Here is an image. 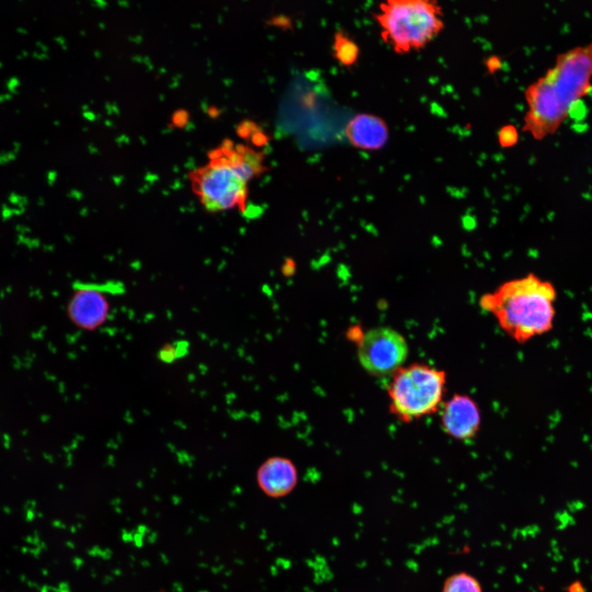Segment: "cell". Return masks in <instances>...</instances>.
Instances as JSON below:
<instances>
[{"label": "cell", "instance_id": "3957f363", "mask_svg": "<svg viewBox=\"0 0 592 592\" xmlns=\"http://www.w3.org/2000/svg\"><path fill=\"white\" fill-rule=\"evenodd\" d=\"M444 17L436 0H387L375 14L383 41L401 55L428 46L445 28Z\"/></svg>", "mask_w": 592, "mask_h": 592}, {"label": "cell", "instance_id": "30bf717a", "mask_svg": "<svg viewBox=\"0 0 592 592\" xmlns=\"http://www.w3.org/2000/svg\"><path fill=\"white\" fill-rule=\"evenodd\" d=\"M350 142L357 148L366 151L380 150L387 145L390 137L385 120L372 114H360L349 122L346 129Z\"/></svg>", "mask_w": 592, "mask_h": 592}, {"label": "cell", "instance_id": "ba28073f", "mask_svg": "<svg viewBox=\"0 0 592 592\" xmlns=\"http://www.w3.org/2000/svg\"><path fill=\"white\" fill-rule=\"evenodd\" d=\"M480 408L467 395H453L442 407V429L457 440L473 439L480 430Z\"/></svg>", "mask_w": 592, "mask_h": 592}, {"label": "cell", "instance_id": "2e32d148", "mask_svg": "<svg viewBox=\"0 0 592 592\" xmlns=\"http://www.w3.org/2000/svg\"><path fill=\"white\" fill-rule=\"evenodd\" d=\"M485 67L488 72L494 73L502 68V60L499 57L492 55L485 60Z\"/></svg>", "mask_w": 592, "mask_h": 592}, {"label": "cell", "instance_id": "8fae6325", "mask_svg": "<svg viewBox=\"0 0 592 592\" xmlns=\"http://www.w3.org/2000/svg\"><path fill=\"white\" fill-rule=\"evenodd\" d=\"M218 150L247 183L258 178L268 170L264 164V153L249 146L226 141Z\"/></svg>", "mask_w": 592, "mask_h": 592}, {"label": "cell", "instance_id": "5b68a950", "mask_svg": "<svg viewBox=\"0 0 592 592\" xmlns=\"http://www.w3.org/2000/svg\"><path fill=\"white\" fill-rule=\"evenodd\" d=\"M192 187L207 211L221 212L238 209L244 212L248 184L231 163L216 150L209 163L192 174Z\"/></svg>", "mask_w": 592, "mask_h": 592}, {"label": "cell", "instance_id": "52a82bcc", "mask_svg": "<svg viewBox=\"0 0 592 592\" xmlns=\"http://www.w3.org/2000/svg\"><path fill=\"white\" fill-rule=\"evenodd\" d=\"M116 285L77 283L68 305V315L77 327L93 331L106 322L111 312L109 295L119 291Z\"/></svg>", "mask_w": 592, "mask_h": 592}, {"label": "cell", "instance_id": "ac0fdd59", "mask_svg": "<svg viewBox=\"0 0 592 592\" xmlns=\"http://www.w3.org/2000/svg\"><path fill=\"white\" fill-rule=\"evenodd\" d=\"M158 592H165V591H158Z\"/></svg>", "mask_w": 592, "mask_h": 592}, {"label": "cell", "instance_id": "7c38bea8", "mask_svg": "<svg viewBox=\"0 0 592 592\" xmlns=\"http://www.w3.org/2000/svg\"><path fill=\"white\" fill-rule=\"evenodd\" d=\"M333 50L335 59L344 66L353 65L360 55L358 45L343 32L335 33Z\"/></svg>", "mask_w": 592, "mask_h": 592}, {"label": "cell", "instance_id": "d6986e66", "mask_svg": "<svg viewBox=\"0 0 592 592\" xmlns=\"http://www.w3.org/2000/svg\"><path fill=\"white\" fill-rule=\"evenodd\" d=\"M0 592H2V591H0Z\"/></svg>", "mask_w": 592, "mask_h": 592}, {"label": "cell", "instance_id": "8992f818", "mask_svg": "<svg viewBox=\"0 0 592 592\" xmlns=\"http://www.w3.org/2000/svg\"><path fill=\"white\" fill-rule=\"evenodd\" d=\"M359 362L375 377L392 376L402 367L409 355L404 335L388 326L370 329L359 342Z\"/></svg>", "mask_w": 592, "mask_h": 592}, {"label": "cell", "instance_id": "277c9868", "mask_svg": "<svg viewBox=\"0 0 592 592\" xmlns=\"http://www.w3.org/2000/svg\"><path fill=\"white\" fill-rule=\"evenodd\" d=\"M446 383V373L430 365L402 366L391 376L387 387L391 414L403 423L435 414L441 408Z\"/></svg>", "mask_w": 592, "mask_h": 592}, {"label": "cell", "instance_id": "7a4b0ae2", "mask_svg": "<svg viewBox=\"0 0 592 592\" xmlns=\"http://www.w3.org/2000/svg\"><path fill=\"white\" fill-rule=\"evenodd\" d=\"M557 298L554 283L532 273L482 295L480 305L493 314L509 337L523 344L553 329Z\"/></svg>", "mask_w": 592, "mask_h": 592}, {"label": "cell", "instance_id": "6da1fadb", "mask_svg": "<svg viewBox=\"0 0 592 592\" xmlns=\"http://www.w3.org/2000/svg\"><path fill=\"white\" fill-rule=\"evenodd\" d=\"M592 88V41L557 55L524 92L523 131L536 141L554 136Z\"/></svg>", "mask_w": 592, "mask_h": 592}, {"label": "cell", "instance_id": "9c48e42d", "mask_svg": "<svg viewBox=\"0 0 592 592\" xmlns=\"http://www.w3.org/2000/svg\"><path fill=\"white\" fill-rule=\"evenodd\" d=\"M259 488L271 498H282L292 492L298 481L297 469L291 460L271 457L262 464L257 472Z\"/></svg>", "mask_w": 592, "mask_h": 592}, {"label": "cell", "instance_id": "4fadbf2b", "mask_svg": "<svg viewBox=\"0 0 592 592\" xmlns=\"http://www.w3.org/2000/svg\"><path fill=\"white\" fill-rule=\"evenodd\" d=\"M442 592H483L480 581L467 572L452 574L445 580Z\"/></svg>", "mask_w": 592, "mask_h": 592}, {"label": "cell", "instance_id": "e0dca14e", "mask_svg": "<svg viewBox=\"0 0 592 592\" xmlns=\"http://www.w3.org/2000/svg\"><path fill=\"white\" fill-rule=\"evenodd\" d=\"M568 592H585L583 585L580 581H575L567 588Z\"/></svg>", "mask_w": 592, "mask_h": 592}, {"label": "cell", "instance_id": "9a60e30c", "mask_svg": "<svg viewBox=\"0 0 592 592\" xmlns=\"http://www.w3.org/2000/svg\"><path fill=\"white\" fill-rule=\"evenodd\" d=\"M519 141V133L517 128L513 124H508L502 127L498 133V142L502 148H511L518 144Z\"/></svg>", "mask_w": 592, "mask_h": 592}, {"label": "cell", "instance_id": "5bb4252c", "mask_svg": "<svg viewBox=\"0 0 592 592\" xmlns=\"http://www.w3.org/2000/svg\"><path fill=\"white\" fill-rule=\"evenodd\" d=\"M189 343L185 342L166 344L158 352V359L163 363L172 364L185 357L189 352Z\"/></svg>", "mask_w": 592, "mask_h": 592}]
</instances>
